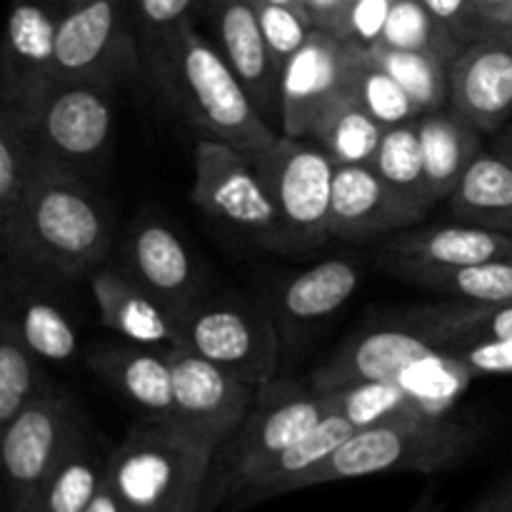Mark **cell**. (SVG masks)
<instances>
[{
  "instance_id": "f546056e",
  "label": "cell",
  "mask_w": 512,
  "mask_h": 512,
  "mask_svg": "<svg viewBox=\"0 0 512 512\" xmlns=\"http://www.w3.org/2000/svg\"><path fill=\"white\" fill-rule=\"evenodd\" d=\"M383 135L385 125L353 95H345L320 115L310 140H315L335 165H370Z\"/></svg>"
},
{
  "instance_id": "3957f363",
  "label": "cell",
  "mask_w": 512,
  "mask_h": 512,
  "mask_svg": "<svg viewBox=\"0 0 512 512\" xmlns=\"http://www.w3.org/2000/svg\"><path fill=\"white\" fill-rule=\"evenodd\" d=\"M110 243L108 213L78 170L38 155L5 258L53 270L63 278H80L108 258Z\"/></svg>"
},
{
  "instance_id": "836d02e7",
  "label": "cell",
  "mask_w": 512,
  "mask_h": 512,
  "mask_svg": "<svg viewBox=\"0 0 512 512\" xmlns=\"http://www.w3.org/2000/svg\"><path fill=\"white\" fill-rule=\"evenodd\" d=\"M370 165L400 195L425 205L428 210L433 208L425 185V158L418 120L385 128L378 153Z\"/></svg>"
},
{
  "instance_id": "6da1fadb",
  "label": "cell",
  "mask_w": 512,
  "mask_h": 512,
  "mask_svg": "<svg viewBox=\"0 0 512 512\" xmlns=\"http://www.w3.org/2000/svg\"><path fill=\"white\" fill-rule=\"evenodd\" d=\"M148 53L168 98L203 138L253 153L278 135L225 55L190 18L148 38Z\"/></svg>"
},
{
  "instance_id": "9c48e42d",
  "label": "cell",
  "mask_w": 512,
  "mask_h": 512,
  "mask_svg": "<svg viewBox=\"0 0 512 512\" xmlns=\"http://www.w3.org/2000/svg\"><path fill=\"white\" fill-rule=\"evenodd\" d=\"M283 223L288 248H318L330 238L335 163L323 148L278 133L248 153Z\"/></svg>"
},
{
  "instance_id": "8d00e7d4",
  "label": "cell",
  "mask_w": 512,
  "mask_h": 512,
  "mask_svg": "<svg viewBox=\"0 0 512 512\" xmlns=\"http://www.w3.org/2000/svg\"><path fill=\"white\" fill-rule=\"evenodd\" d=\"M375 45L415 53H435L453 63L463 45L430 15L423 0H395L383 35Z\"/></svg>"
},
{
  "instance_id": "ffe728a7",
  "label": "cell",
  "mask_w": 512,
  "mask_h": 512,
  "mask_svg": "<svg viewBox=\"0 0 512 512\" xmlns=\"http://www.w3.org/2000/svg\"><path fill=\"white\" fill-rule=\"evenodd\" d=\"M353 433V423L340 413H335V410H330L308 435L295 440L290 448H285L270 463H265L253 478L245 480L220 512H240L258 503H265L270 498H278V495L303 490L305 480L315 470L323 468L330 460V455Z\"/></svg>"
},
{
  "instance_id": "ab89813d",
  "label": "cell",
  "mask_w": 512,
  "mask_h": 512,
  "mask_svg": "<svg viewBox=\"0 0 512 512\" xmlns=\"http://www.w3.org/2000/svg\"><path fill=\"white\" fill-rule=\"evenodd\" d=\"M393 3L395 0H353L350 5H345L330 33L348 40V43L370 48L383 35Z\"/></svg>"
},
{
  "instance_id": "7dc6e473",
  "label": "cell",
  "mask_w": 512,
  "mask_h": 512,
  "mask_svg": "<svg viewBox=\"0 0 512 512\" xmlns=\"http://www.w3.org/2000/svg\"><path fill=\"white\" fill-rule=\"evenodd\" d=\"M475 512H512V473L478 505Z\"/></svg>"
},
{
  "instance_id": "ac0fdd59",
  "label": "cell",
  "mask_w": 512,
  "mask_h": 512,
  "mask_svg": "<svg viewBox=\"0 0 512 512\" xmlns=\"http://www.w3.org/2000/svg\"><path fill=\"white\" fill-rule=\"evenodd\" d=\"M60 0H13L3 55V100L23 103L55 78Z\"/></svg>"
},
{
  "instance_id": "e0dca14e",
  "label": "cell",
  "mask_w": 512,
  "mask_h": 512,
  "mask_svg": "<svg viewBox=\"0 0 512 512\" xmlns=\"http://www.w3.org/2000/svg\"><path fill=\"white\" fill-rule=\"evenodd\" d=\"M218 38V50L265 115L280 120V68L270 55L253 0H200Z\"/></svg>"
},
{
  "instance_id": "b9f144b4",
  "label": "cell",
  "mask_w": 512,
  "mask_h": 512,
  "mask_svg": "<svg viewBox=\"0 0 512 512\" xmlns=\"http://www.w3.org/2000/svg\"><path fill=\"white\" fill-rule=\"evenodd\" d=\"M453 350L473 378H495L512 375V338L510 340H475V343L455 345Z\"/></svg>"
},
{
  "instance_id": "ba28073f",
  "label": "cell",
  "mask_w": 512,
  "mask_h": 512,
  "mask_svg": "<svg viewBox=\"0 0 512 512\" xmlns=\"http://www.w3.org/2000/svg\"><path fill=\"white\" fill-rule=\"evenodd\" d=\"M15 105L23 108L30 140L40 158L80 170L108 153L113 140L108 83L53 78Z\"/></svg>"
},
{
  "instance_id": "484cf974",
  "label": "cell",
  "mask_w": 512,
  "mask_h": 512,
  "mask_svg": "<svg viewBox=\"0 0 512 512\" xmlns=\"http://www.w3.org/2000/svg\"><path fill=\"white\" fill-rule=\"evenodd\" d=\"M383 268L395 278L440 290V293L453 295L455 300L480 305H498L512 300V258L475 265H430L385 253Z\"/></svg>"
},
{
  "instance_id": "7a4b0ae2",
  "label": "cell",
  "mask_w": 512,
  "mask_h": 512,
  "mask_svg": "<svg viewBox=\"0 0 512 512\" xmlns=\"http://www.w3.org/2000/svg\"><path fill=\"white\" fill-rule=\"evenodd\" d=\"M235 428L153 420L108 453V483L125 512H198L215 450Z\"/></svg>"
},
{
  "instance_id": "603a6c76",
  "label": "cell",
  "mask_w": 512,
  "mask_h": 512,
  "mask_svg": "<svg viewBox=\"0 0 512 512\" xmlns=\"http://www.w3.org/2000/svg\"><path fill=\"white\" fill-rule=\"evenodd\" d=\"M360 268L353 260L333 258L298 270L275 288V308L278 318L288 328L318 323L335 310L343 308L358 290Z\"/></svg>"
},
{
  "instance_id": "f35d334b",
  "label": "cell",
  "mask_w": 512,
  "mask_h": 512,
  "mask_svg": "<svg viewBox=\"0 0 512 512\" xmlns=\"http://www.w3.org/2000/svg\"><path fill=\"white\" fill-rule=\"evenodd\" d=\"M255 13H258L260 28H263L265 43H268L270 55L275 65L283 73L285 63L305 45V40L313 33L315 23L305 10L290 8V5L265 3V0H253Z\"/></svg>"
},
{
  "instance_id": "d590c367",
  "label": "cell",
  "mask_w": 512,
  "mask_h": 512,
  "mask_svg": "<svg viewBox=\"0 0 512 512\" xmlns=\"http://www.w3.org/2000/svg\"><path fill=\"white\" fill-rule=\"evenodd\" d=\"M43 393L38 358L25 345L18 323L5 318L0 325V425L10 423Z\"/></svg>"
},
{
  "instance_id": "f907efd6",
  "label": "cell",
  "mask_w": 512,
  "mask_h": 512,
  "mask_svg": "<svg viewBox=\"0 0 512 512\" xmlns=\"http://www.w3.org/2000/svg\"><path fill=\"white\" fill-rule=\"evenodd\" d=\"M265 3H278V5H290V8H298V10H305L303 0H265Z\"/></svg>"
},
{
  "instance_id": "681fc988",
  "label": "cell",
  "mask_w": 512,
  "mask_h": 512,
  "mask_svg": "<svg viewBox=\"0 0 512 512\" xmlns=\"http://www.w3.org/2000/svg\"><path fill=\"white\" fill-rule=\"evenodd\" d=\"M495 150H498L500 155H505L508 160H512V118L503 125V130L495 135Z\"/></svg>"
},
{
  "instance_id": "4dcf8cb0",
  "label": "cell",
  "mask_w": 512,
  "mask_h": 512,
  "mask_svg": "<svg viewBox=\"0 0 512 512\" xmlns=\"http://www.w3.org/2000/svg\"><path fill=\"white\" fill-rule=\"evenodd\" d=\"M348 90L385 128L420 118L418 105L413 103L408 90L370 55L368 48L355 43H350Z\"/></svg>"
},
{
  "instance_id": "8992f818",
  "label": "cell",
  "mask_w": 512,
  "mask_h": 512,
  "mask_svg": "<svg viewBox=\"0 0 512 512\" xmlns=\"http://www.w3.org/2000/svg\"><path fill=\"white\" fill-rule=\"evenodd\" d=\"M330 413L328 393L293 383L270 380L258 390L245 418L215 450L198 512H220L235 490L253 478L265 463L308 435Z\"/></svg>"
},
{
  "instance_id": "7c38bea8",
  "label": "cell",
  "mask_w": 512,
  "mask_h": 512,
  "mask_svg": "<svg viewBox=\"0 0 512 512\" xmlns=\"http://www.w3.org/2000/svg\"><path fill=\"white\" fill-rule=\"evenodd\" d=\"M125 0H60L55 78L110 83L135 60Z\"/></svg>"
},
{
  "instance_id": "5b68a950",
  "label": "cell",
  "mask_w": 512,
  "mask_h": 512,
  "mask_svg": "<svg viewBox=\"0 0 512 512\" xmlns=\"http://www.w3.org/2000/svg\"><path fill=\"white\" fill-rule=\"evenodd\" d=\"M483 433L453 415H408L355 430L305 488L388 473H443L478 450Z\"/></svg>"
},
{
  "instance_id": "8fae6325",
  "label": "cell",
  "mask_w": 512,
  "mask_h": 512,
  "mask_svg": "<svg viewBox=\"0 0 512 512\" xmlns=\"http://www.w3.org/2000/svg\"><path fill=\"white\" fill-rule=\"evenodd\" d=\"M0 430V455L15 510L25 508L40 485L85 440L78 405L58 390H45Z\"/></svg>"
},
{
  "instance_id": "52a82bcc",
  "label": "cell",
  "mask_w": 512,
  "mask_h": 512,
  "mask_svg": "<svg viewBox=\"0 0 512 512\" xmlns=\"http://www.w3.org/2000/svg\"><path fill=\"white\" fill-rule=\"evenodd\" d=\"M178 345L248 383L275 380L280 335L263 305L243 295H198L175 315Z\"/></svg>"
},
{
  "instance_id": "7402d4cb",
  "label": "cell",
  "mask_w": 512,
  "mask_h": 512,
  "mask_svg": "<svg viewBox=\"0 0 512 512\" xmlns=\"http://www.w3.org/2000/svg\"><path fill=\"white\" fill-rule=\"evenodd\" d=\"M88 365L153 420L175 418L173 370L165 348L138 343L103 345L88 355Z\"/></svg>"
},
{
  "instance_id": "74e56055",
  "label": "cell",
  "mask_w": 512,
  "mask_h": 512,
  "mask_svg": "<svg viewBox=\"0 0 512 512\" xmlns=\"http://www.w3.org/2000/svg\"><path fill=\"white\" fill-rule=\"evenodd\" d=\"M15 323H18L25 345L33 350L38 360L68 363L78 353V333H75L73 323L63 310L50 305L48 300L25 303Z\"/></svg>"
},
{
  "instance_id": "bcb514c9",
  "label": "cell",
  "mask_w": 512,
  "mask_h": 512,
  "mask_svg": "<svg viewBox=\"0 0 512 512\" xmlns=\"http://www.w3.org/2000/svg\"><path fill=\"white\" fill-rule=\"evenodd\" d=\"M478 13L493 25H512V0H473Z\"/></svg>"
},
{
  "instance_id": "f5cc1de1",
  "label": "cell",
  "mask_w": 512,
  "mask_h": 512,
  "mask_svg": "<svg viewBox=\"0 0 512 512\" xmlns=\"http://www.w3.org/2000/svg\"><path fill=\"white\" fill-rule=\"evenodd\" d=\"M10 512H13V510H10Z\"/></svg>"
},
{
  "instance_id": "e575fe53",
  "label": "cell",
  "mask_w": 512,
  "mask_h": 512,
  "mask_svg": "<svg viewBox=\"0 0 512 512\" xmlns=\"http://www.w3.org/2000/svg\"><path fill=\"white\" fill-rule=\"evenodd\" d=\"M328 398L330 410L348 418L355 430L373 428V425L388 423V420L423 413L395 378L358 380V383H348L343 388L328 390Z\"/></svg>"
},
{
  "instance_id": "d4e9b609",
  "label": "cell",
  "mask_w": 512,
  "mask_h": 512,
  "mask_svg": "<svg viewBox=\"0 0 512 512\" xmlns=\"http://www.w3.org/2000/svg\"><path fill=\"white\" fill-rule=\"evenodd\" d=\"M420 143L425 158V185L430 203H440L453 195L465 170L483 153L480 130H475L463 115L450 110H433L418 118Z\"/></svg>"
},
{
  "instance_id": "4316f807",
  "label": "cell",
  "mask_w": 512,
  "mask_h": 512,
  "mask_svg": "<svg viewBox=\"0 0 512 512\" xmlns=\"http://www.w3.org/2000/svg\"><path fill=\"white\" fill-rule=\"evenodd\" d=\"M448 205L460 223L483 225L512 238V160L498 150H483L465 170Z\"/></svg>"
},
{
  "instance_id": "2e32d148",
  "label": "cell",
  "mask_w": 512,
  "mask_h": 512,
  "mask_svg": "<svg viewBox=\"0 0 512 512\" xmlns=\"http://www.w3.org/2000/svg\"><path fill=\"white\" fill-rule=\"evenodd\" d=\"M165 350L173 370V420L235 428L263 388L210 363L208 358H200L183 345H170Z\"/></svg>"
},
{
  "instance_id": "ee69618b",
  "label": "cell",
  "mask_w": 512,
  "mask_h": 512,
  "mask_svg": "<svg viewBox=\"0 0 512 512\" xmlns=\"http://www.w3.org/2000/svg\"><path fill=\"white\" fill-rule=\"evenodd\" d=\"M512 338V300L508 303L488 305L483 318L473 325L465 343L475 340H510Z\"/></svg>"
},
{
  "instance_id": "d6a6232c",
  "label": "cell",
  "mask_w": 512,
  "mask_h": 512,
  "mask_svg": "<svg viewBox=\"0 0 512 512\" xmlns=\"http://www.w3.org/2000/svg\"><path fill=\"white\" fill-rule=\"evenodd\" d=\"M368 50L408 90L420 115L450 105V60L435 53L395 50L385 48V45H370Z\"/></svg>"
},
{
  "instance_id": "9a60e30c",
  "label": "cell",
  "mask_w": 512,
  "mask_h": 512,
  "mask_svg": "<svg viewBox=\"0 0 512 512\" xmlns=\"http://www.w3.org/2000/svg\"><path fill=\"white\" fill-rule=\"evenodd\" d=\"M428 208L390 188L373 165H335L330 198V238L358 243L413 228Z\"/></svg>"
},
{
  "instance_id": "5bb4252c",
  "label": "cell",
  "mask_w": 512,
  "mask_h": 512,
  "mask_svg": "<svg viewBox=\"0 0 512 512\" xmlns=\"http://www.w3.org/2000/svg\"><path fill=\"white\" fill-rule=\"evenodd\" d=\"M450 108L483 135L512 118V25H493L450 63Z\"/></svg>"
},
{
  "instance_id": "60d3db41",
  "label": "cell",
  "mask_w": 512,
  "mask_h": 512,
  "mask_svg": "<svg viewBox=\"0 0 512 512\" xmlns=\"http://www.w3.org/2000/svg\"><path fill=\"white\" fill-rule=\"evenodd\" d=\"M423 5L463 48L493 28V23L478 13L473 0H423Z\"/></svg>"
},
{
  "instance_id": "f1b7e54d",
  "label": "cell",
  "mask_w": 512,
  "mask_h": 512,
  "mask_svg": "<svg viewBox=\"0 0 512 512\" xmlns=\"http://www.w3.org/2000/svg\"><path fill=\"white\" fill-rule=\"evenodd\" d=\"M108 475V455L88 440L78 445L38 488L28 505L13 512H85Z\"/></svg>"
},
{
  "instance_id": "7bdbcfd3",
  "label": "cell",
  "mask_w": 512,
  "mask_h": 512,
  "mask_svg": "<svg viewBox=\"0 0 512 512\" xmlns=\"http://www.w3.org/2000/svg\"><path fill=\"white\" fill-rule=\"evenodd\" d=\"M195 3L200 0H125L133 20L145 33V40L188 20L190 8Z\"/></svg>"
},
{
  "instance_id": "816d5d0a",
  "label": "cell",
  "mask_w": 512,
  "mask_h": 512,
  "mask_svg": "<svg viewBox=\"0 0 512 512\" xmlns=\"http://www.w3.org/2000/svg\"><path fill=\"white\" fill-rule=\"evenodd\" d=\"M350 3H353V0H340V5H343V8H345V5H350Z\"/></svg>"
},
{
  "instance_id": "f6af8a7d",
  "label": "cell",
  "mask_w": 512,
  "mask_h": 512,
  "mask_svg": "<svg viewBox=\"0 0 512 512\" xmlns=\"http://www.w3.org/2000/svg\"><path fill=\"white\" fill-rule=\"evenodd\" d=\"M305 13L310 15V20L315 23V28L333 30L338 23L340 13H343V5L340 0H303Z\"/></svg>"
},
{
  "instance_id": "cb8c5ba5",
  "label": "cell",
  "mask_w": 512,
  "mask_h": 512,
  "mask_svg": "<svg viewBox=\"0 0 512 512\" xmlns=\"http://www.w3.org/2000/svg\"><path fill=\"white\" fill-rule=\"evenodd\" d=\"M388 255L420 260L430 265H475L512 258V238L473 223L433 225L395 235L385 248Z\"/></svg>"
},
{
  "instance_id": "83f0119b",
  "label": "cell",
  "mask_w": 512,
  "mask_h": 512,
  "mask_svg": "<svg viewBox=\"0 0 512 512\" xmlns=\"http://www.w3.org/2000/svg\"><path fill=\"white\" fill-rule=\"evenodd\" d=\"M35 160H38V153L30 140L23 108L3 100V110H0V240H3V253L13 245Z\"/></svg>"
},
{
  "instance_id": "30bf717a",
  "label": "cell",
  "mask_w": 512,
  "mask_h": 512,
  "mask_svg": "<svg viewBox=\"0 0 512 512\" xmlns=\"http://www.w3.org/2000/svg\"><path fill=\"white\" fill-rule=\"evenodd\" d=\"M190 200L215 220L243 230L265 248H288L278 208L248 153L200 138L193 148Z\"/></svg>"
},
{
  "instance_id": "277c9868",
  "label": "cell",
  "mask_w": 512,
  "mask_h": 512,
  "mask_svg": "<svg viewBox=\"0 0 512 512\" xmlns=\"http://www.w3.org/2000/svg\"><path fill=\"white\" fill-rule=\"evenodd\" d=\"M485 308L488 305L453 300L375 320L313 370L310 388L328 393L358 380L395 378L413 360L463 345Z\"/></svg>"
},
{
  "instance_id": "d6986e66",
  "label": "cell",
  "mask_w": 512,
  "mask_h": 512,
  "mask_svg": "<svg viewBox=\"0 0 512 512\" xmlns=\"http://www.w3.org/2000/svg\"><path fill=\"white\" fill-rule=\"evenodd\" d=\"M125 263L130 275L150 290L173 318L200 295L198 270L190 250L180 235L160 220L145 218L130 228L125 240Z\"/></svg>"
},
{
  "instance_id": "c3c4849f",
  "label": "cell",
  "mask_w": 512,
  "mask_h": 512,
  "mask_svg": "<svg viewBox=\"0 0 512 512\" xmlns=\"http://www.w3.org/2000/svg\"><path fill=\"white\" fill-rule=\"evenodd\" d=\"M85 512H125L123 503H120V498H118V495H115V490L110 488L108 475H105L103 488L98 490V495H95L93 503L88 505V510H85Z\"/></svg>"
},
{
  "instance_id": "4fadbf2b",
  "label": "cell",
  "mask_w": 512,
  "mask_h": 512,
  "mask_svg": "<svg viewBox=\"0 0 512 512\" xmlns=\"http://www.w3.org/2000/svg\"><path fill=\"white\" fill-rule=\"evenodd\" d=\"M348 70V40L325 28H313L280 73V133L310 138L320 115L350 95Z\"/></svg>"
},
{
  "instance_id": "1f68e13d",
  "label": "cell",
  "mask_w": 512,
  "mask_h": 512,
  "mask_svg": "<svg viewBox=\"0 0 512 512\" xmlns=\"http://www.w3.org/2000/svg\"><path fill=\"white\" fill-rule=\"evenodd\" d=\"M395 380L425 415H450V408L465 393L473 373L448 348L413 360L395 375Z\"/></svg>"
},
{
  "instance_id": "44dd1931",
  "label": "cell",
  "mask_w": 512,
  "mask_h": 512,
  "mask_svg": "<svg viewBox=\"0 0 512 512\" xmlns=\"http://www.w3.org/2000/svg\"><path fill=\"white\" fill-rule=\"evenodd\" d=\"M90 290L103 325L120 338L148 348L178 345L173 313L130 273L95 268L90 273Z\"/></svg>"
}]
</instances>
